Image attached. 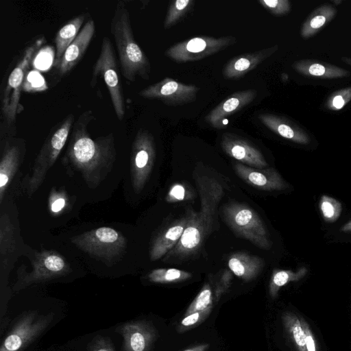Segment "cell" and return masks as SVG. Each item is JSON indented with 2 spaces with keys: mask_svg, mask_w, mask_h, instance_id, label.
Wrapping results in <instances>:
<instances>
[{
  "mask_svg": "<svg viewBox=\"0 0 351 351\" xmlns=\"http://www.w3.org/2000/svg\"><path fill=\"white\" fill-rule=\"evenodd\" d=\"M197 182L201 209L197 213L193 211L180 239L166 254L165 262L178 263L195 255L216 228L217 208L223 195L222 186L208 178H199Z\"/></svg>",
  "mask_w": 351,
  "mask_h": 351,
  "instance_id": "1",
  "label": "cell"
},
{
  "mask_svg": "<svg viewBox=\"0 0 351 351\" xmlns=\"http://www.w3.org/2000/svg\"><path fill=\"white\" fill-rule=\"evenodd\" d=\"M110 32L115 43L123 76L132 82L138 76L149 80L151 64L134 38L130 14L123 1L117 4L110 22Z\"/></svg>",
  "mask_w": 351,
  "mask_h": 351,
  "instance_id": "2",
  "label": "cell"
},
{
  "mask_svg": "<svg viewBox=\"0 0 351 351\" xmlns=\"http://www.w3.org/2000/svg\"><path fill=\"white\" fill-rule=\"evenodd\" d=\"M93 119L92 110H86L74 122L71 129L69 154L73 161L80 166L98 164L112 156V134L95 140L90 136L88 128Z\"/></svg>",
  "mask_w": 351,
  "mask_h": 351,
  "instance_id": "3",
  "label": "cell"
},
{
  "mask_svg": "<svg viewBox=\"0 0 351 351\" xmlns=\"http://www.w3.org/2000/svg\"><path fill=\"white\" fill-rule=\"evenodd\" d=\"M43 36L32 41L23 50L19 60L10 72L1 93V119L8 126L15 123L23 110L21 94L25 75L36 53L45 42Z\"/></svg>",
  "mask_w": 351,
  "mask_h": 351,
  "instance_id": "4",
  "label": "cell"
},
{
  "mask_svg": "<svg viewBox=\"0 0 351 351\" xmlns=\"http://www.w3.org/2000/svg\"><path fill=\"white\" fill-rule=\"evenodd\" d=\"M54 313H40L37 310L26 311L14 321L2 340L0 351H23L49 327Z\"/></svg>",
  "mask_w": 351,
  "mask_h": 351,
  "instance_id": "5",
  "label": "cell"
},
{
  "mask_svg": "<svg viewBox=\"0 0 351 351\" xmlns=\"http://www.w3.org/2000/svg\"><path fill=\"white\" fill-rule=\"evenodd\" d=\"M223 215L226 223L239 237L263 250L271 247L265 225L249 206L238 202L228 204L223 206Z\"/></svg>",
  "mask_w": 351,
  "mask_h": 351,
  "instance_id": "6",
  "label": "cell"
},
{
  "mask_svg": "<svg viewBox=\"0 0 351 351\" xmlns=\"http://www.w3.org/2000/svg\"><path fill=\"white\" fill-rule=\"evenodd\" d=\"M118 71L112 43L108 36H104L99 56L93 67L90 86H95L98 76L102 77L108 90L115 114L119 121H122L125 113V106Z\"/></svg>",
  "mask_w": 351,
  "mask_h": 351,
  "instance_id": "7",
  "label": "cell"
},
{
  "mask_svg": "<svg viewBox=\"0 0 351 351\" xmlns=\"http://www.w3.org/2000/svg\"><path fill=\"white\" fill-rule=\"evenodd\" d=\"M236 43L237 38L232 36H196L174 44L165 51V55L178 63L198 61Z\"/></svg>",
  "mask_w": 351,
  "mask_h": 351,
  "instance_id": "8",
  "label": "cell"
},
{
  "mask_svg": "<svg viewBox=\"0 0 351 351\" xmlns=\"http://www.w3.org/2000/svg\"><path fill=\"white\" fill-rule=\"evenodd\" d=\"M199 88L186 84L170 77H165L138 92V95L147 99H158L165 105L177 106L196 100Z\"/></svg>",
  "mask_w": 351,
  "mask_h": 351,
  "instance_id": "9",
  "label": "cell"
},
{
  "mask_svg": "<svg viewBox=\"0 0 351 351\" xmlns=\"http://www.w3.org/2000/svg\"><path fill=\"white\" fill-rule=\"evenodd\" d=\"M114 331L123 337L122 351H149L158 337L153 324L144 319L122 323Z\"/></svg>",
  "mask_w": 351,
  "mask_h": 351,
  "instance_id": "10",
  "label": "cell"
},
{
  "mask_svg": "<svg viewBox=\"0 0 351 351\" xmlns=\"http://www.w3.org/2000/svg\"><path fill=\"white\" fill-rule=\"evenodd\" d=\"M74 122V115L71 113L51 128L38 156L37 170L45 172L54 162L66 142Z\"/></svg>",
  "mask_w": 351,
  "mask_h": 351,
  "instance_id": "11",
  "label": "cell"
},
{
  "mask_svg": "<svg viewBox=\"0 0 351 351\" xmlns=\"http://www.w3.org/2000/svg\"><path fill=\"white\" fill-rule=\"evenodd\" d=\"M256 96L254 89L234 92L212 109L205 117V121L213 128H225L228 117L249 105Z\"/></svg>",
  "mask_w": 351,
  "mask_h": 351,
  "instance_id": "12",
  "label": "cell"
},
{
  "mask_svg": "<svg viewBox=\"0 0 351 351\" xmlns=\"http://www.w3.org/2000/svg\"><path fill=\"white\" fill-rule=\"evenodd\" d=\"M221 147L230 157L249 167L264 169L268 167L262 153L247 140L231 133L221 136Z\"/></svg>",
  "mask_w": 351,
  "mask_h": 351,
  "instance_id": "13",
  "label": "cell"
},
{
  "mask_svg": "<svg viewBox=\"0 0 351 351\" xmlns=\"http://www.w3.org/2000/svg\"><path fill=\"white\" fill-rule=\"evenodd\" d=\"M285 333L297 351H320L318 342L308 323L293 312L282 315Z\"/></svg>",
  "mask_w": 351,
  "mask_h": 351,
  "instance_id": "14",
  "label": "cell"
},
{
  "mask_svg": "<svg viewBox=\"0 0 351 351\" xmlns=\"http://www.w3.org/2000/svg\"><path fill=\"white\" fill-rule=\"evenodd\" d=\"M132 157L137 182L143 186L154 164L155 144L152 134L147 130L140 129L135 136L132 147Z\"/></svg>",
  "mask_w": 351,
  "mask_h": 351,
  "instance_id": "15",
  "label": "cell"
},
{
  "mask_svg": "<svg viewBox=\"0 0 351 351\" xmlns=\"http://www.w3.org/2000/svg\"><path fill=\"white\" fill-rule=\"evenodd\" d=\"M234 169L243 180L261 190L281 191L288 186L279 173L273 168L259 169L235 163Z\"/></svg>",
  "mask_w": 351,
  "mask_h": 351,
  "instance_id": "16",
  "label": "cell"
},
{
  "mask_svg": "<svg viewBox=\"0 0 351 351\" xmlns=\"http://www.w3.org/2000/svg\"><path fill=\"white\" fill-rule=\"evenodd\" d=\"M93 20H88L81 29L77 37L67 47L58 66L59 75L62 76L72 70L83 58L95 34Z\"/></svg>",
  "mask_w": 351,
  "mask_h": 351,
  "instance_id": "17",
  "label": "cell"
},
{
  "mask_svg": "<svg viewBox=\"0 0 351 351\" xmlns=\"http://www.w3.org/2000/svg\"><path fill=\"white\" fill-rule=\"evenodd\" d=\"M278 49L276 45L252 53L239 55L225 66L223 75L226 79H238L256 68L261 62L274 54Z\"/></svg>",
  "mask_w": 351,
  "mask_h": 351,
  "instance_id": "18",
  "label": "cell"
},
{
  "mask_svg": "<svg viewBox=\"0 0 351 351\" xmlns=\"http://www.w3.org/2000/svg\"><path fill=\"white\" fill-rule=\"evenodd\" d=\"M193 211H188L184 216L174 220L164 229L155 239L150 251L152 261L167 254L180 239Z\"/></svg>",
  "mask_w": 351,
  "mask_h": 351,
  "instance_id": "19",
  "label": "cell"
},
{
  "mask_svg": "<svg viewBox=\"0 0 351 351\" xmlns=\"http://www.w3.org/2000/svg\"><path fill=\"white\" fill-rule=\"evenodd\" d=\"M258 117L265 127L284 138L302 145H307L311 141L309 135L304 130L284 117L261 113Z\"/></svg>",
  "mask_w": 351,
  "mask_h": 351,
  "instance_id": "20",
  "label": "cell"
},
{
  "mask_svg": "<svg viewBox=\"0 0 351 351\" xmlns=\"http://www.w3.org/2000/svg\"><path fill=\"white\" fill-rule=\"evenodd\" d=\"M292 68L298 73L308 77L320 79H338L350 75L348 70L337 65L313 59H302L295 61Z\"/></svg>",
  "mask_w": 351,
  "mask_h": 351,
  "instance_id": "21",
  "label": "cell"
},
{
  "mask_svg": "<svg viewBox=\"0 0 351 351\" xmlns=\"http://www.w3.org/2000/svg\"><path fill=\"white\" fill-rule=\"evenodd\" d=\"M83 248L95 254H106L115 247H120L123 241L119 233L112 228L102 227L85 234L81 239Z\"/></svg>",
  "mask_w": 351,
  "mask_h": 351,
  "instance_id": "22",
  "label": "cell"
},
{
  "mask_svg": "<svg viewBox=\"0 0 351 351\" xmlns=\"http://www.w3.org/2000/svg\"><path fill=\"white\" fill-rule=\"evenodd\" d=\"M264 265L263 259L245 252L234 253L228 261L230 271L245 281L254 279L261 273Z\"/></svg>",
  "mask_w": 351,
  "mask_h": 351,
  "instance_id": "23",
  "label": "cell"
},
{
  "mask_svg": "<svg viewBox=\"0 0 351 351\" xmlns=\"http://www.w3.org/2000/svg\"><path fill=\"white\" fill-rule=\"evenodd\" d=\"M337 13V8L332 4L324 3L316 8L302 25L301 37L308 39L317 34L336 16Z\"/></svg>",
  "mask_w": 351,
  "mask_h": 351,
  "instance_id": "24",
  "label": "cell"
},
{
  "mask_svg": "<svg viewBox=\"0 0 351 351\" xmlns=\"http://www.w3.org/2000/svg\"><path fill=\"white\" fill-rule=\"evenodd\" d=\"M85 14L76 16L64 24L57 32L55 38L54 66L58 67L67 47L72 43L80 32L85 20Z\"/></svg>",
  "mask_w": 351,
  "mask_h": 351,
  "instance_id": "25",
  "label": "cell"
},
{
  "mask_svg": "<svg viewBox=\"0 0 351 351\" xmlns=\"http://www.w3.org/2000/svg\"><path fill=\"white\" fill-rule=\"evenodd\" d=\"M307 273L304 267L299 268L297 271L275 270L271 276L269 282V294L275 298L280 289L292 281H297L302 278Z\"/></svg>",
  "mask_w": 351,
  "mask_h": 351,
  "instance_id": "26",
  "label": "cell"
},
{
  "mask_svg": "<svg viewBox=\"0 0 351 351\" xmlns=\"http://www.w3.org/2000/svg\"><path fill=\"white\" fill-rule=\"evenodd\" d=\"M192 274L190 272L174 269H156L152 271L148 278L154 283H171L186 280L191 278Z\"/></svg>",
  "mask_w": 351,
  "mask_h": 351,
  "instance_id": "27",
  "label": "cell"
},
{
  "mask_svg": "<svg viewBox=\"0 0 351 351\" xmlns=\"http://www.w3.org/2000/svg\"><path fill=\"white\" fill-rule=\"evenodd\" d=\"M193 0H176L169 5L164 21V28L169 29L184 17L193 8Z\"/></svg>",
  "mask_w": 351,
  "mask_h": 351,
  "instance_id": "28",
  "label": "cell"
},
{
  "mask_svg": "<svg viewBox=\"0 0 351 351\" xmlns=\"http://www.w3.org/2000/svg\"><path fill=\"white\" fill-rule=\"evenodd\" d=\"M319 205L322 216L326 222H335L340 217L342 206L337 199L323 195L319 199Z\"/></svg>",
  "mask_w": 351,
  "mask_h": 351,
  "instance_id": "29",
  "label": "cell"
},
{
  "mask_svg": "<svg viewBox=\"0 0 351 351\" xmlns=\"http://www.w3.org/2000/svg\"><path fill=\"white\" fill-rule=\"evenodd\" d=\"M210 306H213V292L210 285L206 283L186 309L184 317L205 310Z\"/></svg>",
  "mask_w": 351,
  "mask_h": 351,
  "instance_id": "30",
  "label": "cell"
},
{
  "mask_svg": "<svg viewBox=\"0 0 351 351\" xmlns=\"http://www.w3.org/2000/svg\"><path fill=\"white\" fill-rule=\"evenodd\" d=\"M351 101V86L333 92L326 99L325 106L332 111L343 109Z\"/></svg>",
  "mask_w": 351,
  "mask_h": 351,
  "instance_id": "31",
  "label": "cell"
},
{
  "mask_svg": "<svg viewBox=\"0 0 351 351\" xmlns=\"http://www.w3.org/2000/svg\"><path fill=\"white\" fill-rule=\"evenodd\" d=\"M212 308L213 306H210L205 310L197 311L184 317L178 325V332L180 333L184 332L199 325L208 317Z\"/></svg>",
  "mask_w": 351,
  "mask_h": 351,
  "instance_id": "32",
  "label": "cell"
},
{
  "mask_svg": "<svg viewBox=\"0 0 351 351\" xmlns=\"http://www.w3.org/2000/svg\"><path fill=\"white\" fill-rule=\"evenodd\" d=\"M258 3L268 12L282 16L290 12L291 5L288 0H259Z\"/></svg>",
  "mask_w": 351,
  "mask_h": 351,
  "instance_id": "33",
  "label": "cell"
},
{
  "mask_svg": "<svg viewBox=\"0 0 351 351\" xmlns=\"http://www.w3.org/2000/svg\"><path fill=\"white\" fill-rule=\"evenodd\" d=\"M87 351H116L111 339L108 337L97 335L88 343Z\"/></svg>",
  "mask_w": 351,
  "mask_h": 351,
  "instance_id": "34",
  "label": "cell"
},
{
  "mask_svg": "<svg viewBox=\"0 0 351 351\" xmlns=\"http://www.w3.org/2000/svg\"><path fill=\"white\" fill-rule=\"evenodd\" d=\"M190 195L185 186L181 184H176L170 189L167 196V201L170 202H176L189 199Z\"/></svg>",
  "mask_w": 351,
  "mask_h": 351,
  "instance_id": "35",
  "label": "cell"
},
{
  "mask_svg": "<svg viewBox=\"0 0 351 351\" xmlns=\"http://www.w3.org/2000/svg\"><path fill=\"white\" fill-rule=\"evenodd\" d=\"M64 204L65 201L64 199H58L51 205V210L55 213L58 212L64 207Z\"/></svg>",
  "mask_w": 351,
  "mask_h": 351,
  "instance_id": "36",
  "label": "cell"
},
{
  "mask_svg": "<svg viewBox=\"0 0 351 351\" xmlns=\"http://www.w3.org/2000/svg\"><path fill=\"white\" fill-rule=\"evenodd\" d=\"M209 348L208 343H201L195 346H193L190 348L186 349L183 351H206V350Z\"/></svg>",
  "mask_w": 351,
  "mask_h": 351,
  "instance_id": "37",
  "label": "cell"
},
{
  "mask_svg": "<svg viewBox=\"0 0 351 351\" xmlns=\"http://www.w3.org/2000/svg\"><path fill=\"white\" fill-rule=\"evenodd\" d=\"M341 230L343 232H351V220L345 223L341 228Z\"/></svg>",
  "mask_w": 351,
  "mask_h": 351,
  "instance_id": "38",
  "label": "cell"
},
{
  "mask_svg": "<svg viewBox=\"0 0 351 351\" xmlns=\"http://www.w3.org/2000/svg\"><path fill=\"white\" fill-rule=\"evenodd\" d=\"M341 60L342 62H343L344 63L351 66V58H348V57H342L341 58Z\"/></svg>",
  "mask_w": 351,
  "mask_h": 351,
  "instance_id": "39",
  "label": "cell"
},
{
  "mask_svg": "<svg viewBox=\"0 0 351 351\" xmlns=\"http://www.w3.org/2000/svg\"><path fill=\"white\" fill-rule=\"evenodd\" d=\"M332 2L335 4L334 5H338L339 4H341L343 1L342 0H333L332 1Z\"/></svg>",
  "mask_w": 351,
  "mask_h": 351,
  "instance_id": "40",
  "label": "cell"
}]
</instances>
